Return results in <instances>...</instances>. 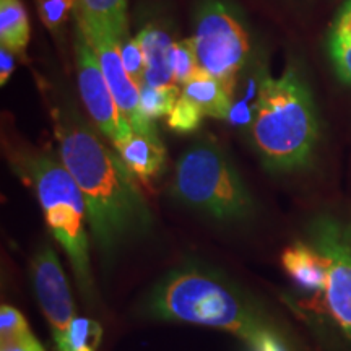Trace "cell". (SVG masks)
<instances>
[{
	"label": "cell",
	"instance_id": "cell-1",
	"mask_svg": "<svg viewBox=\"0 0 351 351\" xmlns=\"http://www.w3.org/2000/svg\"><path fill=\"white\" fill-rule=\"evenodd\" d=\"M56 137L60 161L85 197L86 221L96 247L111 256L127 241L147 234L153 215L119 153L90 127L70 119L57 121Z\"/></svg>",
	"mask_w": 351,
	"mask_h": 351
},
{
	"label": "cell",
	"instance_id": "cell-2",
	"mask_svg": "<svg viewBox=\"0 0 351 351\" xmlns=\"http://www.w3.org/2000/svg\"><path fill=\"white\" fill-rule=\"evenodd\" d=\"M145 313L160 320L231 332L244 343L274 324L225 276L197 263L166 275L145 300Z\"/></svg>",
	"mask_w": 351,
	"mask_h": 351
},
{
	"label": "cell",
	"instance_id": "cell-3",
	"mask_svg": "<svg viewBox=\"0 0 351 351\" xmlns=\"http://www.w3.org/2000/svg\"><path fill=\"white\" fill-rule=\"evenodd\" d=\"M251 135L267 169L295 173L313 163L319 121L309 88L295 67H288L280 78L262 80Z\"/></svg>",
	"mask_w": 351,
	"mask_h": 351
},
{
	"label": "cell",
	"instance_id": "cell-4",
	"mask_svg": "<svg viewBox=\"0 0 351 351\" xmlns=\"http://www.w3.org/2000/svg\"><path fill=\"white\" fill-rule=\"evenodd\" d=\"M302 236L322 256L326 282L314 300L289 307L328 343L351 348V215L317 213Z\"/></svg>",
	"mask_w": 351,
	"mask_h": 351
},
{
	"label": "cell",
	"instance_id": "cell-5",
	"mask_svg": "<svg viewBox=\"0 0 351 351\" xmlns=\"http://www.w3.org/2000/svg\"><path fill=\"white\" fill-rule=\"evenodd\" d=\"M15 166L36 192L51 234L67 252L82 293L90 296L93 282L85 230L86 204L77 181L62 161L47 153L20 155Z\"/></svg>",
	"mask_w": 351,
	"mask_h": 351
},
{
	"label": "cell",
	"instance_id": "cell-6",
	"mask_svg": "<svg viewBox=\"0 0 351 351\" xmlns=\"http://www.w3.org/2000/svg\"><path fill=\"white\" fill-rule=\"evenodd\" d=\"M171 194L218 221H243L254 213V200L239 173L213 143H197L182 153Z\"/></svg>",
	"mask_w": 351,
	"mask_h": 351
},
{
	"label": "cell",
	"instance_id": "cell-7",
	"mask_svg": "<svg viewBox=\"0 0 351 351\" xmlns=\"http://www.w3.org/2000/svg\"><path fill=\"white\" fill-rule=\"evenodd\" d=\"M191 39L200 69L234 90L236 75L251 51L249 34L239 16L226 3L207 0L197 13Z\"/></svg>",
	"mask_w": 351,
	"mask_h": 351
},
{
	"label": "cell",
	"instance_id": "cell-8",
	"mask_svg": "<svg viewBox=\"0 0 351 351\" xmlns=\"http://www.w3.org/2000/svg\"><path fill=\"white\" fill-rule=\"evenodd\" d=\"M78 29L85 34L93 47L114 99L125 119L129 121L132 130L142 135H158L155 124L148 121L140 109V86L135 85L122 64L121 41L124 38H119L106 29L86 26L82 21H78Z\"/></svg>",
	"mask_w": 351,
	"mask_h": 351
},
{
	"label": "cell",
	"instance_id": "cell-9",
	"mask_svg": "<svg viewBox=\"0 0 351 351\" xmlns=\"http://www.w3.org/2000/svg\"><path fill=\"white\" fill-rule=\"evenodd\" d=\"M77 69L82 99L101 134L112 140V143L130 135L134 130L117 106L111 88L99 67L98 57L80 29L77 38Z\"/></svg>",
	"mask_w": 351,
	"mask_h": 351
},
{
	"label": "cell",
	"instance_id": "cell-10",
	"mask_svg": "<svg viewBox=\"0 0 351 351\" xmlns=\"http://www.w3.org/2000/svg\"><path fill=\"white\" fill-rule=\"evenodd\" d=\"M34 295L46 315L57 350L62 351L70 324L75 319L72 295L59 258L49 244L41 245L32 261Z\"/></svg>",
	"mask_w": 351,
	"mask_h": 351
},
{
	"label": "cell",
	"instance_id": "cell-11",
	"mask_svg": "<svg viewBox=\"0 0 351 351\" xmlns=\"http://www.w3.org/2000/svg\"><path fill=\"white\" fill-rule=\"evenodd\" d=\"M282 265L291 278L298 296L287 300L289 304L314 300L322 291L326 282V265L320 252L304 236L298 238L282 254Z\"/></svg>",
	"mask_w": 351,
	"mask_h": 351
},
{
	"label": "cell",
	"instance_id": "cell-12",
	"mask_svg": "<svg viewBox=\"0 0 351 351\" xmlns=\"http://www.w3.org/2000/svg\"><path fill=\"white\" fill-rule=\"evenodd\" d=\"M112 145L130 173L142 181H150L165 168L166 150L158 135L132 132Z\"/></svg>",
	"mask_w": 351,
	"mask_h": 351
},
{
	"label": "cell",
	"instance_id": "cell-13",
	"mask_svg": "<svg viewBox=\"0 0 351 351\" xmlns=\"http://www.w3.org/2000/svg\"><path fill=\"white\" fill-rule=\"evenodd\" d=\"M145 57V80L150 86H179L174 80L169 64V51L173 46L169 34L156 26H145L137 34Z\"/></svg>",
	"mask_w": 351,
	"mask_h": 351
},
{
	"label": "cell",
	"instance_id": "cell-14",
	"mask_svg": "<svg viewBox=\"0 0 351 351\" xmlns=\"http://www.w3.org/2000/svg\"><path fill=\"white\" fill-rule=\"evenodd\" d=\"M182 96L195 103L205 116L213 119H228L232 106V90L218 78L200 70L191 82L182 86Z\"/></svg>",
	"mask_w": 351,
	"mask_h": 351
},
{
	"label": "cell",
	"instance_id": "cell-15",
	"mask_svg": "<svg viewBox=\"0 0 351 351\" xmlns=\"http://www.w3.org/2000/svg\"><path fill=\"white\" fill-rule=\"evenodd\" d=\"M78 21L127 36V0H78Z\"/></svg>",
	"mask_w": 351,
	"mask_h": 351
},
{
	"label": "cell",
	"instance_id": "cell-16",
	"mask_svg": "<svg viewBox=\"0 0 351 351\" xmlns=\"http://www.w3.org/2000/svg\"><path fill=\"white\" fill-rule=\"evenodd\" d=\"M29 19L21 0H0V43L15 54L29 43Z\"/></svg>",
	"mask_w": 351,
	"mask_h": 351
},
{
	"label": "cell",
	"instance_id": "cell-17",
	"mask_svg": "<svg viewBox=\"0 0 351 351\" xmlns=\"http://www.w3.org/2000/svg\"><path fill=\"white\" fill-rule=\"evenodd\" d=\"M181 86H140V109L148 121L169 116L178 99L181 98Z\"/></svg>",
	"mask_w": 351,
	"mask_h": 351
},
{
	"label": "cell",
	"instance_id": "cell-18",
	"mask_svg": "<svg viewBox=\"0 0 351 351\" xmlns=\"http://www.w3.org/2000/svg\"><path fill=\"white\" fill-rule=\"evenodd\" d=\"M169 64L173 69L174 80L179 86H184L200 72L199 60L194 49L192 39H182V41L173 43L169 51Z\"/></svg>",
	"mask_w": 351,
	"mask_h": 351
},
{
	"label": "cell",
	"instance_id": "cell-19",
	"mask_svg": "<svg viewBox=\"0 0 351 351\" xmlns=\"http://www.w3.org/2000/svg\"><path fill=\"white\" fill-rule=\"evenodd\" d=\"M103 330L95 320L75 317L70 324L62 351H98Z\"/></svg>",
	"mask_w": 351,
	"mask_h": 351
},
{
	"label": "cell",
	"instance_id": "cell-20",
	"mask_svg": "<svg viewBox=\"0 0 351 351\" xmlns=\"http://www.w3.org/2000/svg\"><path fill=\"white\" fill-rule=\"evenodd\" d=\"M204 116V111L195 103L184 98L181 93V98L168 116V127L178 134H191L202 125Z\"/></svg>",
	"mask_w": 351,
	"mask_h": 351
},
{
	"label": "cell",
	"instance_id": "cell-21",
	"mask_svg": "<svg viewBox=\"0 0 351 351\" xmlns=\"http://www.w3.org/2000/svg\"><path fill=\"white\" fill-rule=\"evenodd\" d=\"M121 59L125 72L134 80L135 85L142 86L145 80V57L142 46L137 38L125 36L121 41Z\"/></svg>",
	"mask_w": 351,
	"mask_h": 351
},
{
	"label": "cell",
	"instance_id": "cell-22",
	"mask_svg": "<svg viewBox=\"0 0 351 351\" xmlns=\"http://www.w3.org/2000/svg\"><path fill=\"white\" fill-rule=\"evenodd\" d=\"M77 2L78 0H38L39 19L46 28L57 32L67 21Z\"/></svg>",
	"mask_w": 351,
	"mask_h": 351
},
{
	"label": "cell",
	"instance_id": "cell-23",
	"mask_svg": "<svg viewBox=\"0 0 351 351\" xmlns=\"http://www.w3.org/2000/svg\"><path fill=\"white\" fill-rule=\"evenodd\" d=\"M28 333H32V330L23 314L15 307L3 304L0 309V343L28 335Z\"/></svg>",
	"mask_w": 351,
	"mask_h": 351
},
{
	"label": "cell",
	"instance_id": "cell-24",
	"mask_svg": "<svg viewBox=\"0 0 351 351\" xmlns=\"http://www.w3.org/2000/svg\"><path fill=\"white\" fill-rule=\"evenodd\" d=\"M245 346L249 351H293L275 324L257 332L252 339L245 341Z\"/></svg>",
	"mask_w": 351,
	"mask_h": 351
},
{
	"label": "cell",
	"instance_id": "cell-25",
	"mask_svg": "<svg viewBox=\"0 0 351 351\" xmlns=\"http://www.w3.org/2000/svg\"><path fill=\"white\" fill-rule=\"evenodd\" d=\"M330 56L339 77L351 85V39L332 34Z\"/></svg>",
	"mask_w": 351,
	"mask_h": 351
},
{
	"label": "cell",
	"instance_id": "cell-26",
	"mask_svg": "<svg viewBox=\"0 0 351 351\" xmlns=\"http://www.w3.org/2000/svg\"><path fill=\"white\" fill-rule=\"evenodd\" d=\"M232 125H251L254 121V108L249 106V101H239V103H232L231 111L228 114V119Z\"/></svg>",
	"mask_w": 351,
	"mask_h": 351
},
{
	"label": "cell",
	"instance_id": "cell-27",
	"mask_svg": "<svg viewBox=\"0 0 351 351\" xmlns=\"http://www.w3.org/2000/svg\"><path fill=\"white\" fill-rule=\"evenodd\" d=\"M0 351H46L33 333L0 343Z\"/></svg>",
	"mask_w": 351,
	"mask_h": 351
},
{
	"label": "cell",
	"instance_id": "cell-28",
	"mask_svg": "<svg viewBox=\"0 0 351 351\" xmlns=\"http://www.w3.org/2000/svg\"><path fill=\"white\" fill-rule=\"evenodd\" d=\"M15 70V57L13 52L2 46L0 49V86H5Z\"/></svg>",
	"mask_w": 351,
	"mask_h": 351
}]
</instances>
